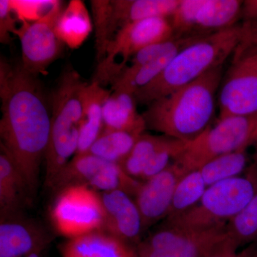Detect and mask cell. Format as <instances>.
<instances>
[{
  "label": "cell",
  "instance_id": "31",
  "mask_svg": "<svg viewBox=\"0 0 257 257\" xmlns=\"http://www.w3.org/2000/svg\"><path fill=\"white\" fill-rule=\"evenodd\" d=\"M249 253L248 247L238 252L237 249L234 247H228L209 257H248Z\"/></svg>",
  "mask_w": 257,
  "mask_h": 257
},
{
  "label": "cell",
  "instance_id": "15",
  "mask_svg": "<svg viewBox=\"0 0 257 257\" xmlns=\"http://www.w3.org/2000/svg\"><path fill=\"white\" fill-rule=\"evenodd\" d=\"M186 174L174 162L163 172L142 182L134 199L141 213L145 231L167 217L176 187Z\"/></svg>",
  "mask_w": 257,
  "mask_h": 257
},
{
  "label": "cell",
  "instance_id": "19",
  "mask_svg": "<svg viewBox=\"0 0 257 257\" xmlns=\"http://www.w3.org/2000/svg\"><path fill=\"white\" fill-rule=\"evenodd\" d=\"M32 197L28 184L16 164L0 147V216L23 214Z\"/></svg>",
  "mask_w": 257,
  "mask_h": 257
},
{
  "label": "cell",
  "instance_id": "10",
  "mask_svg": "<svg viewBox=\"0 0 257 257\" xmlns=\"http://www.w3.org/2000/svg\"><path fill=\"white\" fill-rule=\"evenodd\" d=\"M175 36L167 18L145 19L124 25L116 32L109 42L104 58L98 63L97 72L93 81L101 85L102 83L110 82L114 77L116 58H121L119 64L121 73L126 67L128 60L139 51Z\"/></svg>",
  "mask_w": 257,
  "mask_h": 257
},
{
  "label": "cell",
  "instance_id": "17",
  "mask_svg": "<svg viewBox=\"0 0 257 257\" xmlns=\"http://www.w3.org/2000/svg\"><path fill=\"white\" fill-rule=\"evenodd\" d=\"M50 242L46 231L23 214L1 217L0 257H28L41 253Z\"/></svg>",
  "mask_w": 257,
  "mask_h": 257
},
{
  "label": "cell",
  "instance_id": "18",
  "mask_svg": "<svg viewBox=\"0 0 257 257\" xmlns=\"http://www.w3.org/2000/svg\"><path fill=\"white\" fill-rule=\"evenodd\" d=\"M59 250L62 257H138L135 246L104 230L67 239Z\"/></svg>",
  "mask_w": 257,
  "mask_h": 257
},
{
  "label": "cell",
  "instance_id": "33",
  "mask_svg": "<svg viewBox=\"0 0 257 257\" xmlns=\"http://www.w3.org/2000/svg\"><path fill=\"white\" fill-rule=\"evenodd\" d=\"M28 257H41V256H40V253H33Z\"/></svg>",
  "mask_w": 257,
  "mask_h": 257
},
{
  "label": "cell",
  "instance_id": "23",
  "mask_svg": "<svg viewBox=\"0 0 257 257\" xmlns=\"http://www.w3.org/2000/svg\"><path fill=\"white\" fill-rule=\"evenodd\" d=\"M140 136L128 132L103 130L88 153L121 165Z\"/></svg>",
  "mask_w": 257,
  "mask_h": 257
},
{
  "label": "cell",
  "instance_id": "1",
  "mask_svg": "<svg viewBox=\"0 0 257 257\" xmlns=\"http://www.w3.org/2000/svg\"><path fill=\"white\" fill-rule=\"evenodd\" d=\"M37 76L23 65L0 60V147L25 177L32 197L40 183L51 128V115Z\"/></svg>",
  "mask_w": 257,
  "mask_h": 257
},
{
  "label": "cell",
  "instance_id": "28",
  "mask_svg": "<svg viewBox=\"0 0 257 257\" xmlns=\"http://www.w3.org/2000/svg\"><path fill=\"white\" fill-rule=\"evenodd\" d=\"M257 51V22L243 21L241 25V36L232 60Z\"/></svg>",
  "mask_w": 257,
  "mask_h": 257
},
{
  "label": "cell",
  "instance_id": "13",
  "mask_svg": "<svg viewBox=\"0 0 257 257\" xmlns=\"http://www.w3.org/2000/svg\"><path fill=\"white\" fill-rule=\"evenodd\" d=\"M63 10L62 2L56 1L42 18L32 22L23 20L15 32L21 44L22 65L33 75L44 73L62 54L64 43L55 28Z\"/></svg>",
  "mask_w": 257,
  "mask_h": 257
},
{
  "label": "cell",
  "instance_id": "32",
  "mask_svg": "<svg viewBox=\"0 0 257 257\" xmlns=\"http://www.w3.org/2000/svg\"><path fill=\"white\" fill-rule=\"evenodd\" d=\"M248 248H249V253L248 257H257V245L252 243L248 246Z\"/></svg>",
  "mask_w": 257,
  "mask_h": 257
},
{
  "label": "cell",
  "instance_id": "16",
  "mask_svg": "<svg viewBox=\"0 0 257 257\" xmlns=\"http://www.w3.org/2000/svg\"><path fill=\"white\" fill-rule=\"evenodd\" d=\"M99 193L104 212L103 230L135 247L145 231L135 199L122 190Z\"/></svg>",
  "mask_w": 257,
  "mask_h": 257
},
{
  "label": "cell",
  "instance_id": "12",
  "mask_svg": "<svg viewBox=\"0 0 257 257\" xmlns=\"http://www.w3.org/2000/svg\"><path fill=\"white\" fill-rule=\"evenodd\" d=\"M242 4L240 0H180L169 20L175 36H205L236 25Z\"/></svg>",
  "mask_w": 257,
  "mask_h": 257
},
{
  "label": "cell",
  "instance_id": "14",
  "mask_svg": "<svg viewBox=\"0 0 257 257\" xmlns=\"http://www.w3.org/2000/svg\"><path fill=\"white\" fill-rule=\"evenodd\" d=\"M218 103L219 119L257 114V51L232 60Z\"/></svg>",
  "mask_w": 257,
  "mask_h": 257
},
{
  "label": "cell",
  "instance_id": "24",
  "mask_svg": "<svg viewBox=\"0 0 257 257\" xmlns=\"http://www.w3.org/2000/svg\"><path fill=\"white\" fill-rule=\"evenodd\" d=\"M207 187L199 170L192 171L184 175L176 187L170 212L166 219L183 214L195 206Z\"/></svg>",
  "mask_w": 257,
  "mask_h": 257
},
{
  "label": "cell",
  "instance_id": "22",
  "mask_svg": "<svg viewBox=\"0 0 257 257\" xmlns=\"http://www.w3.org/2000/svg\"><path fill=\"white\" fill-rule=\"evenodd\" d=\"M65 9L57 20L56 33L63 43L75 48L84 42L90 32V22L82 2H70Z\"/></svg>",
  "mask_w": 257,
  "mask_h": 257
},
{
  "label": "cell",
  "instance_id": "4",
  "mask_svg": "<svg viewBox=\"0 0 257 257\" xmlns=\"http://www.w3.org/2000/svg\"><path fill=\"white\" fill-rule=\"evenodd\" d=\"M87 84L77 72L67 70L61 76L52 94L50 140L44 161L45 184L48 189L77 153L83 92Z\"/></svg>",
  "mask_w": 257,
  "mask_h": 257
},
{
  "label": "cell",
  "instance_id": "20",
  "mask_svg": "<svg viewBox=\"0 0 257 257\" xmlns=\"http://www.w3.org/2000/svg\"><path fill=\"white\" fill-rule=\"evenodd\" d=\"M137 104L133 93L121 89H111L103 106L104 130L143 135L146 124L143 114L138 112Z\"/></svg>",
  "mask_w": 257,
  "mask_h": 257
},
{
  "label": "cell",
  "instance_id": "9",
  "mask_svg": "<svg viewBox=\"0 0 257 257\" xmlns=\"http://www.w3.org/2000/svg\"><path fill=\"white\" fill-rule=\"evenodd\" d=\"M52 225L68 239L104 229L100 193L84 185H70L57 192L50 210Z\"/></svg>",
  "mask_w": 257,
  "mask_h": 257
},
{
  "label": "cell",
  "instance_id": "5",
  "mask_svg": "<svg viewBox=\"0 0 257 257\" xmlns=\"http://www.w3.org/2000/svg\"><path fill=\"white\" fill-rule=\"evenodd\" d=\"M257 191V163L244 177L209 186L195 206L165 224L184 228H207L227 223L242 210Z\"/></svg>",
  "mask_w": 257,
  "mask_h": 257
},
{
  "label": "cell",
  "instance_id": "29",
  "mask_svg": "<svg viewBox=\"0 0 257 257\" xmlns=\"http://www.w3.org/2000/svg\"><path fill=\"white\" fill-rule=\"evenodd\" d=\"M13 10L10 0L0 1V42L9 44L11 41V33L16 32L15 19L13 17Z\"/></svg>",
  "mask_w": 257,
  "mask_h": 257
},
{
  "label": "cell",
  "instance_id": "7",
  "mask_svg": "<svg viewBox=\"0 0 257 257\" xmlns=\"http://www.w3.org/2000/svg\"><path fill=\"white\" fill-rule=\"evenodd\" d=\"M226 224L207 228L164 224L135 246L137 254L138 257L212 256L225 248H235L228 236Z\"/></svg>",
  "mask_w": 257,
  "mask_h": 257
},
{
  "label": "cell",
  "instance_id": "26",
  "mask_svg": "<svg viewBox=\"0 0 257 257\" xmlns=\"http://www.w3.org/2000/svg\"><path fill=\"white\" fill-rule=\"evenodd\" d=\"M226 231L235 248L257 241V191L242 210L228 221Z\"/></svg>",
  "mask_w": 257,
  "mask_h": 257
},
{
  "label": "cell",
  "instance_id": "2",
  "mask_svg": "<svg viewBox=\"0 0 257 257\" xmlns=\"http://www.w3.org/2000/svg\"><path fill=\"white\" fill-rule=\"evenodd\" d=\"M223 78L222 66L149 104L143 113L147 128L170 138L192 141L209 126L216 94Z\"/></svg>",
  "mask_w": 257,
  "mask_h": 257
},
{
  "label": "cell",
  "instance_id": "30",
  "mask_svg": "<svg viewBox=\"0 0 257 257\" xmlns=\"http://www.w3.org/2000/svg\"><path fill=\"white\" fill-rule=\"evenodd\" d=\"M241 18L243 21L257 22V0L243 1Z\"/></svg>",
  "mask_w": 257,
  "mask_h": 257
},
{
  "label": "cell",
  "instance_id": "25",
  "mask_svg": "<svg viewBox=\"0 0 257 257\" xmlns=\"http://www.w3.org/2000/svg\"><path fill=\"white\" fill-rule=\"evenodd\" d=\"M246 150H238L213 159L199 169L207 187L239 177L247 163Z\"/></svg>",
  "mask_w": 257,
  "mask_h": 257
},
{
  "label": "cell",
  "instance_id": "8",
  "mask_svg": "<svg viewBox=\"0 0 257 257\" xmlns=\"http://www.w3.org/2000/svg\"><path fill=\"white\" fill-rule=\"evenodd\" d=\"M180 0H92L91 1L97 62L105 55L115 34L128 24L154 18L169 19Z\"/></svg>",
  "mask_w": 257,
  "mask_h": 257
},
{
  "label": "cell",
  "instance_id": "6",
  "mask_svg": "<svg viewBox=\"0 0 257 257\" xmlns=\"http://www.w3.org/2000/svg\"><path fill=\"white\" fill-rule=\"evenodd\" d=\"M257 142V114L218 120L192 141L175 161L187 173L221 155L247 149Z\"/></svg>",
  "mask_w": 257,
  "mask_h": 257
},
{
  "label": "cell",
  "instance_id": "27",
  "mask_svg": "<svg viewBox=\"0 0 257 257\" xmlns=\"http://www.w3.org/2000/svg\"><path fill=\"white\" fill-rule=\"evenodd\" d=\"M169 138L170 137L165 135L156 136L144 133L139 138L121 167L128 175L140 180L147 164Z\"/></svg>",
  "mask_w": 257,
  "mask_h": 257
},
{
  "label": "cell",
  "instance_id": "11",
  "mask_svg": "<svg viewBox=\"0 0 257 257\" xmlns=\"http://www.w3.org/2000/svg\"><path fill=\"white\" fill-rule=\"evenodd\" d=\"M142 182L128 175L119 164L87 152L74 155L50 189L57 193L67 186L84 185L99 192L122 190L134 198Z\"/></svg>",
  "mask_w": 257,
  "mask_h": 257
},
{
  "label": "cell",
  "instance_id": "3",
  "mask_svg": "<svg viewBox=\"0 0 257 257\" xmlns=\"http://www.w3.org/2000/svg\"><path fill=\"white\" fill-rule=\"evenodd\" d=\"M241 36V25L198 39L177 52L162 73L134 94L138 104L153 101L221 67L233 55Z\"/></svg>",
  "mask_w": 257,
  "mask_h": 257
},
{
  "label": "cell",
  "instance_id": "21",
  "mask_svg": "<svg viewBox=\"0 0 257 257\" xmlns=\"http://www.w3.org/2000/svg\"><path fill=\"white\" fill-rule=\"evenodd\" d=\"M111 92L94 81L84 87L82 122L76 155L87 153L104 130L103 106Z\"/></svg>",
  "mask_w": 257,
  "mask_h": 257
}]
</instances>
